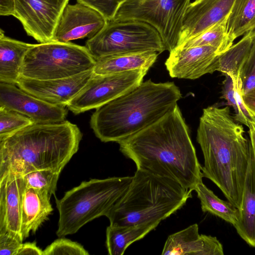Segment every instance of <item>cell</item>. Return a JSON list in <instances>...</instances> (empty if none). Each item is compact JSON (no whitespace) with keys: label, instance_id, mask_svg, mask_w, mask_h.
Wrapping results in <instances>:
<instances>
[{"label":"cell","instance_id":"8d00e7d4","mask_svg":"<svg viewBox=\"0 0 255 255\" xmlns=\"http://www.w3.org/2000/svg\"><path fill=\"white\" fill-rule=\"evenodd\" d=\"M243 98L247 108L255 117V89L243 95Z\"/></svg>","mask_w":255,"mask_h":255},{"label":"cell","instance_id":"74e56055","mask_svg":"<svg viewBox=\"0 0 255 255\" xmlns=\"http://www.w3.org/2000/svg\"><path fill=\"white\" fill-rule=\"evenodd\" d=\"M249 128V143L255 159V124H252Z\"/></svg>","mask_w":255,"mask_h":255},{"label":"cell","instance_id":"52a82bcc","mask_svg":"<svg viewBox=\"0 0 255 255\" xmlns=\"http://www.w3.org/2000/svg\"><path fill=\"white\" fill-rule=\"evenodd\" d=\"M95 63L86 46L51 41L34 44L27 52L20 74L37 80L67 78L93 70Z\"/></svg>","mask_w":255,"mask_h":255},{"label":"cell","instance_id":"ffe728a7","mask_svg":"<svg viewBox=\"0 0 255 255\" xmlns=\"http://www.w3.org/2000/svg\"><path fill=\"white\" fill-rule=\"evenodd\" d=\"M50 198L45 192L25 187L21 205V234L24 240L30 232L35 233L48 219L53 210Z\"/></svg>","mask_w":255,"mask_h":255},{"label":"cell","instance_id":"4dcf8cb0","mask_svg":"<svg viewBox=\"0 0 255 255\" xmlns=\"http://www.w3.org/2000/svg\"><path fill=\"white\" fill-rule=\"evenodd\" d=\"M239 78L242 95L255 89V37L249 54L241 69Z\"/></svg>","mask_w":255,"mask_h":255},{"label":"cell","instance_id":"d4e9b609","mask_svg":"<svg viewBox=\"0 0 255 255\" xmlns=\"http://www.w3.org/2000/svg\"><path fill=\"white\" fill-rule=\"evenodd\" d=\"M255 37V31L245 35L237 43L219 55L218 71L233 79H239L241 69L250 52Z\"/></svg>","mask_w":255,"mask_h":255},{"label":"cell","instance_id":"83f0119b","mask_svg":"<svg viewBox=\"0 0 255 255\" xmlns=\"http://www.w3.org/2000/svg\"><path fill=\"white\" fill-rule=\"evenodd\" d=\"M227 18L197 36L187 39L177 47L211 46L217 48L220 54L232 45L229 43L226 30Z\"/></svg>","mask_w":255,"mask_h":255},{"label":"cell","instance_id":"ba28073f","mask_svg":"<svg viewBox=\"0 0 255 255\" xmlns=\"http://www.w3.org/2000/svg\"><path fill=\"white\" fill-rule=\"evenodd\" d=\"M85 46L96 59L107 55L165 50L161 36L153 26L137 20H108L104 28L89 39Z\"/></svg>","mask_w":255,"mask_h":255},{"label":"cell","instance_id":"f1b7e54d","mask_svg":"<svg viewBox=\"0 0 255 255\" xmlns=\"http://www.w3.org/2000/svg\"><path fill=\"white\" fill-rule=\"evenodd\" d=\"M60 173L58 171L44 169L31 171L21 176L26 187L45 192L51 197L55 195Z\"/></svg>","mask_w":255,"mask_h":255},{"label":"cell","instance_id":"1f68e13d","mask_svg":"<svg viewBox=\"0 0 255 255\" xmlns=\"http://www.w3.org/2000/svg\"><path fill=\"white\" fill-rule=\"evenodd\" d=\"M43 255H89V252L80 244L65 238H59L48 245Z\"/></svg>","mask_w":255,"mask_h":255},{"label":"cell","instance_id":"ac0fdd59","mask_svg":"<svg viewBox=\"0 0 255 255\" xmlns=\"http://www.w3.org/2000/svg\"><path fill=\"white\" fill-rule=\"evenodd\" d=\"M223 247L216 237L200 235L197 224L169 235L162 255H223Z\"/></svg>","mask_w":255,"mask_h":255},{"label":"cell","instance_id":"836d02e7","mask_svg":"<svg viewBox=\"0 0 255 255\" xmlns=\"http://www.w3.org/2000/svg\"><path fill=\"white\" fill-rule=\"evenodd\" d=\"M23 242L8 233H0V255H16Z\"/></svg>","mask_w":255,"mask_h":255},{"label":"cell","instance_id":"44dd1931","mask_svg":"<svg viewBox=\"0 0 255 255\" xmlns=\"http://www.w3.org/2000/svg\"><path fill=\"white\" fill-rule=\"evenodd\" d=\"M6 36L0 30V82L16 85L27 52L33 46Z\"/></svg>","mask_w":255,"mask_h":255},{"label":"cell","instance_id":"8fae6325","mask_svg":"<svg viewBox=\"0 0 255 255\" xmlns=\"http://www.w3.org/2000/svg\"><path fill=\"white\" fill-rule=\"evenodd\" d=\"M69 0H14L13 16L40 43L53 41L59 17Z\"/></svg>","mask_w":255,"mask_h":255},{"label":"cell","instance_id":"9c48e42d","mask_svg":"<svg viewBox=\"0 0 255 255\" xmlns=\"http://www.w3.org/2000/svg\"><path fill=\"white\" fill-rule=\"evenodd\" d=\"M190 3V0H126L112 20H137L150 24L158 32L165 50L170 52L178 46Z\"/></svg>","mask_w":255,"mask_h":255},{"label":"cell","instance_id":"d6a6232c","mask_svg":"<svg viewBox=\"0 0 255 255\" xmlns=\"http://www.w3.org/2000/svg\"><path fill=\"white\" fill-rule=\"evenodd\" d=\"M126 0H77L100 12L107 20L112 19L119 6Z\"/></svg>","mask_w":255,"mask_h":255},{"label":"cell","instance_id":"2e32d148","mask_svg":"<svg viewBox=\"0 0 255 255\" xmlns=\"http://www.w3.org/2000/svg\"><path fill=\"white\" fill-rule=\"evenodd\" d=\"M235 1L195 0L190 2L184 16L178 46L227 18Z\"/></svg>","mask_w":255,"mask_h":255},{"label":"cell","instance_id":"e0dca14e","mask_svg":"<svg viewBox=\"0 0 255 255\" xmlns=\"http://www.w3.org/2000/svg\"><path fill=\"white\" fill-rule=\"evenodd\" d=\"M26 187L21 176L8 174L0 178V233H8L22 242L21 205Z\"/></svg>","mask_w":255,"mask_h":255},{"label":"cell","instance_id":"3957f363","mask_svg":"<svg viewBox=\"0 0 255 255\" xmlns=\"http://www.w3.org/2000/svg\"><path fill=\"white\" fill-rule=\"evenodd\" d=\"M82 137L78 127L68 121L30 125L0 140V178L38 170L61 172Z\"/></svg>","mask_w":255,"mask_h":255},{"label":"cell","instance_id":"5bb4252c","mask_svg":"<svg viewBox=\"0 0 255 255\" xmlns=\"http://www.w3.org/2000/svg\"><path fill=\"white\" fill-rule=\"evenodd\" d=\"M165 62L172 78L194 80L217 71L219 53L211 46L176 47Z\"/></svg>","mask_w":255,"mask_h":255},{"label":"cell","instance_id":"7a4b0ae2","mask_svg":"<svg viewBox=\"0 0 255 255\" xmlns=\"http://www.w3.org/2000/svg\"><path fill=\"white\" fill-rule=\"evenodd\" d=\"M228 106H209L203 110L197 141L201 148L203 177L211 180L228 201L241 209L249 155V140Z\"/></svg>","mask_w":255,"mask_h":255},{"label":"cell","instance_id":"4fadbf2b","mask_svg":"<svg viewBox=\"0 0 255 255\" xmlns=\"http://www.w3.org/2000/svg\"><path fill=\"white\" fill-rule=\"evenodd\" d=\"M107 19L98 10L84 3H68L57 23L52 41L69 42L78 39H91L105 26Z\"/></svg>","mask_w":255,"mask_h":255},{"label":"cell","instance_id":"30bf717a","mask_svg":"<svg viewBox=\"0 0 255 255\" xmlns=\"http://www.w3.org/2000/svg\"><path fill=\"white\" fill-rule=\"evenodd\" d=\"M147 71L135 70L106 75L94 73L66 107L75 114L96 109L138 87Z\"/></svg>","mask_w":255,"mask_h":255},{"label":"cell","instance_id":"cb8c5ba5","mask_svg":"<svg viewBox=\"0 0 255 255\" xmlns=\"http://www.w3.org/2000/svg\"><path fill=\"white\" fill-rule=\"evenodd\" d=\"M229 43L238 37L255 31V0H235L226 26Z\"/></svg>","mask_w":255,"mask_h":255},{"label":"cell","instance_id":"e575fe53","mask_svg":"<svg viewBox=\"0 0 255 255\" xmlns=\"http://www.w3.org/2000/svg\"><path fill=\"white\" fill-rule=\"evenodd\" d=\"M16 255H43V251L39 248L36 242L22 243Z\"/></svg>","mask_w":255,"mask_h":255},{"label":"cell","instance_id":"603a6c76","mask_svg":"<svg viewBox=\"0 0 255 255\" xmlns=\"http://www.w3.org/2000/svg\"><path fill=\"white\" fill-rule=\"evenodd\" d=\"M160 222L129 226L110 225L106 229V247L110 255H122L133 242L155 229Z\"/></svg>","mask_w":255,"mask_h":255},{"label":"cell","instance_id":"4316f807","mask_svg":"<svg viewBox=\"0 0 255 255\" xmlns=\"http://www.w3.org/2000/svg\"><path fill=\"white\" fill-rule=\"evenodd\" d=\"M225 76L222 97L233 108L235 120L249 128L252 124H255V117L248 110L244 103L240 80L233 79L228 75Z\"/></svg>","mask_w":255,"mask_h":255},{"label":"cell","instance_id":"6da1fadb","mask_svg":"<svg viewBox=\"0 0 255 255\" xmlns=\"http://www.w3.org/2000/svg\"><path fill=\"white\" fill-rule=\"evenodd\" d=\"M137 169L194 190L203 177L189 129L177 105L157 122L118 142Z\"/></svg>","mask_w":255,"mask_h":255},{"label":"cell","instance_id":"8992f818","mask_svg":"<svg viewBox=\"0 0 255 255\" xmlns=\"http://www.w3.org/2000/svg\"><path fill=\"white\" fill-rule=\"evenodd\" d=\"M132 176L92 179L56 198L58 237L76 233L94 219L106 216L128 189Z\"/></svg>","mask_w":255,"mask_h":255},{"label":"cell","instance_id":"7402d4cb","mask_svg":"<svg viewBox=\"0 0 255 255\" xmlns=\"http://www.w3.org/2000/svg\"><path fill=\"white\" fill-rule=\"evenodd\" d=\"M158 53L153 51L121 53L107 55L96 59L94 72L106 75L128 71H148L155 63Z\"/></svg>","mask_w":255,"mask_h":255},{"label":"cell","instance_id":"f546056e","mask_svg":"<svg viewBox=\"0 0 255 255\" xmlns=\"http://www.w3.org/2000/svg\"><path fill=\"white\" fill-rule=\"evenodd\" d=\"M33 124L26 116L0 106V140Z\"/></svg>","mask_w":255,"mask_h":255},{"label":"cell","instance_id":"277c9868","mask_svg":"<svg viewBox=\"0 0 255 255\" xmlns=\"http://www.w3.org/2000/svg\"><path fill=\"white\" fill-rule=\"evenodd\" d=\"M181 98L174 83L149 79L97 108L91 117L90 126L102 142L118 143L157 122Z\"/></svg>","mask_w":255,"mask_h":255},{"label":"cell","instance_id":"d6986e66","mask_svg":"<svg viewBox=\"0 0 255 255\" xmlns=\"http://www.w3.org/2000/svg\"><path fill=\"white\" fill-rule=\"evenodd\" d=\"M238 222L234 226L240 237L255 248V159L249 143V161Z\"/></svg>","mask_w":255,"mask_h":255},{"label":"cell","instance_id":"d590c367","mask_svg":"<svg viewBox=\"0 0 255 255\" xmlns=\"http://www.w3.org/2000/svg\"><path fill=\"white\" fill-rule=\"evenodd\" d=\"M14 5V0H0V15L13 16Z\"/></svg>","mask_w":255,"mask_h":255},{"label":"cell","instance_id":"7c38bea8","mask_svg":"<svg viewBox=\"0 0 255 255\" xmlns=\"http://www.w3.org/2000/svg\"><path fill=\"white\" fill-rule=\"evenodd\" d=\"M0 106L17 112L34 124H50L65 121L66 107L39 99L16 85L0 82Z\"/></svg>","mask_w":255,"mask_h":255},{"label":"cell","instance_id":"5b68a950","mask_svg":"<svg viewBox=\"0 0 255 255\" xmlns=\"http://www.w3.org/2000/svg\"><path fill=\"white\" fill-rule=\"evenodd\" d=\"M191 192L175 180L136 169L127 191L106 216L114 226L160 222L181 208Z\"/></svg>","mask_w":255,"mask_h":255},{"label":"cell","instance_id":"9a60e30c","mask_svg":"<svg viewBox=\"0 0 255 255\" xmlns=\"http://www.w3.org/2000/svg\"><path fill=\"white\" fill-rule=\"evenodd\" d=\"M94 74L92 70L70 77L51 80H37L20 76L16 85L39 99L66 107Z\"/></svg>","mask_w":255,"mask_h":255},{"label":"cell","instance_id":"484cf974","mask_svg":"<svg viewBox=\"0 0 255 255\" xmlns=\"http://www.w3.org/2000/svg\"><path fill=\"white\" fill-rule=\"evenodd\" d=\"M194 191L197 193L203 212L210 213L233 226L237 224L239 218L240 211L231 202L220 199L203 181L196 185Z\"/></svg>","mask_w":255,"mask_h":255}]
</instances>
